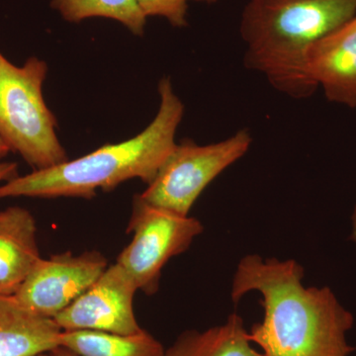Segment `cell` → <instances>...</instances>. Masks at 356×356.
Here are the masks:
<instances>
[{
	"mask_svg": "<svg viewBox=\"0 0 356 356\" xmlns=\"http://www.w3.org/2000/svg\"><path fill=\"white\" fill-rule=\"evenodd\" d=\"M304 268L294 259L245 255L238 262L231 297L238 303L259 292L262 322L250 327V341L264 356H348L355 348L346 334L353 316L329 287H305Z\"/></svg>",
	"mask_w": 356,
	"mask_h": 356,
	"instance_id": "obj_1",
	"label": "cell"
},
{
	"mask_svg": "<svg viewBox=\"0 0 356 356\" xmlns=\"http://www.w3.org/2000/svg\"><path fill=\"white\" fill-rule=\"evenodd\" d=\"M159 107L154 120L132 139L105 145L81 158L18 175L0 185V199L8 197L91 199L98 189L111 191L139 178L149 185L175 149L184 105L170 77L159 83Z\"/></svg>",
	"mask_w": 356,
	"mask_h": 356,
	"instance_id": "obj_2",
	"label": "cell"
},
{
	"mask_svg": "<svg viewBox=\"0 0 356 356\" xmlns=\"http://www.w3.org/2000/svg\"><path fill=\"white\" fill-rule=\"evenodd\" d=\"M355 16L356 0H248L240 26L243 63L283 95L309 97L317 86L307 76V51Z\"/></svg>",
	"mask_w": 356,
	"mask_h": 356,
	"instance_id": "obj_3",
	"label": "cell"
},
{
	"mask_svg": "<svg viewBox=\"0 0 356 356\" xmlns=\"http://www.w3.org/2000/svg\"><path fill=\"white\" fill-rule=\"evenodd\" d=\"M47 74L44 60L31 57L17 67L0 51V137L35 170L69 159L58 138L57 119L44 100Z\"/></svg>",
	"mask_w": 356,
	"mask_h": 356,
	"instance_id": "obj_4",
	"label": "cell"
},
{
	"mask_svg": "<svg viewBox=\"0 0 356 356\" xmlns=\"http://www.w3.org/2000/svg\"><path fill=\"white\" fill-rule=\"evenodd\" d=\"M252 143V135L247 129L205 146L191 140L177 143L153 181L140 194V197L154 207L189 216L206 187L242 159Z\"/></svg>",
	"mask_w": 356,
	"mask_h": 356,
	"instance_id": "obj_5",
	"label": "cell"
},
{
	"mask_svg": "<svg viewBox=\"0 0 356 356\" xmlns=\"http://www.w3.org/2000/svg\"><path fill=\"white\" fill-rule=\"evenodd\" d=\"M203 231V225L196 218L154 207L137 194L134 196L127 228L133 238L116 262L131 276L138 289L153 295L158 292L163 266L188 250Z\"/></svg>",
	"mask_w": 356,
	"mask_h": 356,
	"instance_id": "obj_6",
	"label": "cell"
},
{
	"mask_svg": "<svg viewBox=\"0 0 356 356\" xmlns=\"http://www.w3.org/2000/svg\"><path fill=\"white\" fill-rule=\"evenodd\" d=\"M108 267L98 252H62L40 259L13 298L23 308L55 318L88 289Z\"/></svg>",
	"mask_w": 356,
	"mask_h": 356,
	"instance_id": "obj_7",
	"label": "cell"
},
{
	"mask_svg": "<svg viewBox=\"0 0 356 356\" xmlns=\"http://www.w3.org/2000/svg\"><path fill=\"white\" fill-rule=\"evenodd\" d=\"M137 285L117 262L54 318L62 331H98L132 334L140 332L134 311Z\"/></svg>",
	"mask_w": 356,
	"mask_h": 356,
	"instance_id": "obj_8",
	"label": "cell"
},
{
	"mask_svg": "<svg viewBox=\"0 0 356 356\" xmlns=\"http://www.w3.org/2000/svg\"><path fill=\"white\" fill-rule=\"evenodd\" d=\"M305 67L327 100L356 108V16L312 44Z\"/></svg>",
	"mask_w": 356,
	"mask_h": 356,
	"instance_id": "obj_9",
	"label": "cell"
},
{
	"mask_svg": "<svg viewBox=\"0 0 356 356\" xmlns=\"http://www.w3.org/2000/svg\"><path fill=\"white\" fill-rule=\"evenodd\" d=\"M40 259L31 213L17 206L0 211V297H13Z\"/></svg>",
	"mask_w": 356,
	"mask_h": 356,
	"instance_id": "obj_10",
	"label": "cell"
},
{
	"mask_svg": "<svg viewBox=\"0 0 356 356\" xmlns=\"http://www.w3.org/2000/svg\"><path fill=\"white\" fill-rule=\"evenodd\" d=\"M62 332L53 318L23 308L13 297H0V356L48 355L60 346Z\"/></svg>",
	"mask_w": 356,
	"mask_h": 356,
	"instance_id": "obj_11",
	"label": "cell"
},
{
	"mask_svg": "<svg viewBox=\"0 0 356 356\" xmlns=\"http://www.w3.org/2000/svg\"><path fill=\"white\" fill-rule=\"evenodd\" d=\"M165 356H264L252 346L243 318L232 314L226 323L203 332L180 334Z\"/></svg>",
	"mask_w": 356,
	"mask_h": 356,
	"instance_id": "obj_12",
	"label": "cell"
},
{
	"mask_svg": "<svg viewBox=\"0 0 356 356\" xmlns=\"http://www.w3.org/2000/svg\"><path fill=\"white\" fill-rule=\"evenodd\" d=\"M60 346L79 356H165V350L149 332L132 334L88 331H63Z\"/></svg>",
	"mask_w": 356,
	"mask_h": 356,
	"instance_id": "obj_13",
	"label": "cell"
},
{
	"mask_svg": "<svg viewBox=\"0 0 356 356\" xmlns=\"http://www.w3.org/2000/svg\"><path fill=\"white\" fill-rule=\"evenodd\" d=\"M51 6L67 22L108 18L121 23L137 36H143L146 28L147 17L136 0H51Z\"/></svg>",
	"mask_w": 356,
	"mask_h": 356,
	"instance_id": "obj_14",
	"label": "cell"
},
{
	"mask_svg": "<svg viewBox=\"0 0 356 356\" xmlns=\"http://www.w3.org/2000/svg\"><path fill=\"white\" fill-rule=\"evenodd\" d=\"M146 17H161L173 27L187 25V10L191 0H136Z\"/></svg>",
	"mask_w": 356,
	"mask_h": 356,
	"instance_id": "obj_15",
	"label": "cell"
},
{
	"mask_svg": "<svg viewBox=\"0 0 356 356\" xmlns=\"http://www.w3.org/2000/svg\"><path fill=\"white\" fill-rule=\"evenodd\" d=\"M18 165L15 163H0V182L9 181L18 177Z\"/></svg>",
	"mask_w": 356,
	"mask_h": 356,
	"instance_id": "obj_16",
	"label": "cell"
},
{
	"mask_svg": "<svg viewBox=\"0 0 356 356\" xmlns=\"http://www.w3.org/2000/svg\"><path fill=\"white\" fill-rule=\"evenodd\" d=\"M48 356H79L74 351L70 350L69 348H65L63 346H58L57 348H54L53 350L48 353Z\"/></svg>",
	"mask_w": 356,
	"mask_h": 356,
	"instance_id": "obj_17",
	"label": "cell"
},
{
	"mask_svg": "<svg viewBox=\"0 0 356 356\" xmlns=\"http://www.w3.org/2000/svg\"><path fill=\"white\" fill-rule=\"evenodd\" d=\"M9 152H10V147L7 146L6 143L0 137V159L6 156Z\"/></svg>",
	"mask_w": 356,
	"mask_h": 356,
	"instance_id": "obj_18",
	"label": "cell"
},
{
	"mask_svg": "<svg viewBox=\"0 0 356 356\" xmlns=\"http://www.w3.org/2000/svg\"><path fill=\"white\" fill-rule=\"evenodd\" d=\"M351 238L356 243V206L353 216V234H351Z\"/></svg>",
	"mask_w": 356,
	"mask_h": 356,
	"instance_id": "obj_19",
	"label": "cell"
},
{
	"mask_svg": "<svg viewBox=\"0 0 356 356\" xmlns=\"http://www.w3.org/2000/svg\"><path fill=\"white\" fill-rule=\"evenodd\" d=\"M193 1L202 2V3L213 4L216 3V2L219 1V0H193Z\"/></svg>",
	"mask_w": 356,
	"mask_h": 356,
	"instance_id": "obj_20",
	"label": "cell"
},
{
	"mask_svg": "<svg viewBox=\"0 0 356 356\" xmlns=\"http://www.w3.org/2000/svg\"><path fill=\"white\" fill-rule=\"evenodd\" d=\"M39 356H48V355H39Z\"/></svg>",
	"mask_w": 356,
	"mask_h": 356,
	"instance_id": "obj_21",
	"label": "cell"
}]
</instances>
